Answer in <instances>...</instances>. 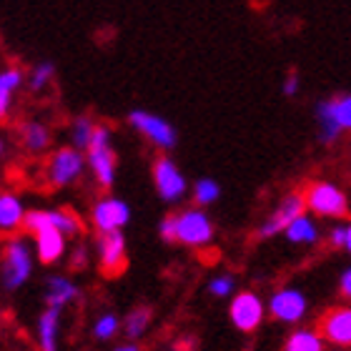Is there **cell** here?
I'll return each mask as SVG.
<instances>
[{
    "mask_svg": "<svg viewBox=\"0 0 351 351\" xmlns=\"http://www.w3.org/2000/svg\"><path fill=\"white\" fill-rule=\"evenodd\" d=\"M88 166L93 171V178L101 189H110L116 181V151L110 146V128L106 123H95L93 138L88 143Z\"/></svg>",
    "mask_w": 351,
    "mask_h": 351,
    "instance_id": "cell-1",
    "label": "cell"
},
{
    "mask_svg": "<svg viewBox=\"0 0 351 351\" xmlns=\"http://www.w3.org/2000/svg\"><path fill=\"white\" fill-rule=\"evenodd\" d=\"M306 208L316 216L326 219H346L349 216V198L337 183L329 181H311L304 189Z\"/></svg>",
    "mask_w": 351,
    "mask_h": 351,
    "instance_id": "cell-2",
    "label": "cell"
},
{
    "mask_svg": "<svg viewBox=\"0 0 351 351\" xmlns=\"http://www.w3.org/2000/svg\"><path fill=\"white\" fill-rule=\"evenodd\" d=\"M33 274V254L23 239H10L3 249V266H0V281L5 291H18Z\"/></svg>",
    "mask_w": 351,
    "mask_h": 351,
    "instance_id": "cell-3",
    "label": "cell"
},
{
    "mask_svg": "<svg viewBox=\"0 0 351 351\" xmlns=\"http://www.w3.org/2000/svg\"><path fill=\"white\" fill-rule=\"evenodd\" d=\"M316 121H319L322 143H334L341 131H351V93H341L331 101L319 103Z\"/></svg>",
    "mask_w": 351,
    "mask_h": 351,
    "instance_id": "cell-4",
    "label": "cell"
},
{
    "mask_svg": "<svg viewBox=\"0 0 351 351\" xmlns=\"http://www.w3.org/2000/svg\"><path fill=\"white\" fill-rule=\"evenodd\" d=\"M213 241V221L201 206L183 208L176 213V243L191 246V249H204Z\"/></svg>",
    "mask_w": 351,
    "mask_h": 351,
    "instance_id": "cell-5",
    "label": "cell"
},
{
    "mask_svg": "<svg viewBox=\"0 0 351 351\" xmlns=\"http://www.w3.org/2000/svg\"><path fill=\"white\" fill-rule=\"evenodd\" d=\"M23 228L30 231L33 236H36L38 231H43V228H58L60 234L75 236L83 231V223H81V219H78L73 211H68V208H40V211L25 213Z\"/></svg>",
    "mask_w": 351,
    "mask_h": 351,
    "instance_id": "cell-6",
    "label": "cell"
},
{
    "mask_svg": "<svg viewBox=\"0 0 351 351\" xmlns=\"http://www.w3.org/2000/svg\"><path fill=\"white\" fill-rule=\"evenodd\" d=\"M128 123L138 133H143V136H146L156 148H161V151H171V148H176V143H178L176 128L166 118L156 116V113H148V110H131V113H128Z\"/></svg>",
    "mask_w": 351,
    "mask_h": 351,
    "instance_id": "cell-7",
    "label": "cell"
},
{
    "mask_svg": "<svg viewBox=\"0 0 351 351\" xmlns=\"http://www.w3.org/2000/svg\"><path fill=\"white\" fill-rule=\"evenodd\" d=\"M154 186L158 191V196L166 201V204H178L186 198V191H189V181L183 171L171 161L169 156H161L156 158L154 163Z\"/></svg>",
    "mask_w": 351,
    "mask_h": 351,
    "instance_id": "cell-8",
    "label": "cell"
},
{
    "mask_svg": "<svg viewBox=\"0 0 351 351\" xmlns=\"http://www.w3.org/2000/svg\"><path fill=\"white\" fill-rule=\"evenodd\" d=\"M83 169H86V158H83L81 148H58L56 154L51 156L48 161V181L53 186H71L83 176Z\"/></svg>",
    "mask_w": 351,
    "mask_h": 351,
    "instance_id": "cell-9",
    "label": "cell"
},
{
    "mask_svg": "<svg viewBox=\"0 0 351 351\" xmlns=\"http://www.w3.org/2000/svg\"><path fill=\"white\" fill-rule=\"evenodd\" d=\"M263 314H266V306H263V301L254 291H241L239 296H234L231 306H228L231 324L239 331H243V334L256 331L263 322Z\"/></svg>",
    "mask_w": 351,
    "mask_h": 351,
    "instance_id": "cell-10",
    "label": "cell"
},
{
    "mask_svg": "<svg viewBox=\"0 0 351 351\" xmlns=\"http://www.w3.org/2000/svg\"><path fill=\"white\" fill-rule=\"evenodd\" d=\"M98 263H101V271L108 278L121 276L128 266V249H125V239L123 231H110V234H103L101 241H98Z\"/></svg>",
    "mask_w": 351,
    "mask_h": 351,
    "instance_id": "cell-11",
    "label": "cell"
},
{
    "mask_svg": "<svg viewBox=\"0 0 351 351\" xmlns=\"http://www.w3.org/2000/svg\"><path fill=\"white\" fill-rule=\"evenodd\" d=\"M306 211V201H304V193H289V196L281 201V204L274 208L269 219L258 226L256 236L258 239H271V236L284 234L286 226L291 223L293 219H299L301 213Z\"/></svg>",
    "mask_w": 351,
    "mask_h": 351,
    "instance_id": "cell-12",
    "label": "cell"
},
{
    "mask_svg": "<svg viewBox=\"0 0 351 351\" xmlns=\"http://www.w3.org/2000/svg\"><path fill=\"white\" fill-rule=\"evenodd\" d=\"M269 311L276 322H284V324L301 322L308 311L306 293L299 291V289H278L269 301Z\"/></svg>",
    "mask_w": 351,
    "mask_h": 351,
    "instance_id": "cell-13",
    "label": "cell"
},
{
    "mask_svg": "<svg viewBox=\"0 0 351 351\" xmlns=\"http://www.w3.org/2000/svg\"><path fill=\"white\" fill-rule=\"evenodd\" d=\"M90 219H93V226L98 228L101 234L123 231V226L131 221V208H128L125 201H121V198H116V196L101 198V201L93 206Z\"/></svg>",
    "mask_w": 351,
    "mask_h": 351,
    "instance_id": "cell-14",
    "label": "cell"
},
{
    "mask_svg": "<svg viewBox=\"0 0 351 351\" xmlns=\"http://www.w3.org/2000/svg\"><path fill=\"white\" fill-rule=\"evenodd\" d=\"M319 334L334 346H351V306H334L319 319Z\"/></svg>",
    "mask_w": 351,
    "mask_h": 351,
    "instance_id": "cell-15",
    "label": "cell"
},
{
    "mask_svg": "<svg viewBox=\"0 0 351 351\" xmlns=\"http://www.w3.org/2000/svg\"><path fill=\"white\" fill-rule=\"evenodd\" d=\"M66 234H60L58 228H43L36 234V251H38V261L51 266V263L60 261L63 254H66Z\"/></svg>",
    "mask_w": 351,
    "mask_h": 351,
    "instance_id": "cell-16",
    "label": "cell"
},
{
    "mask_svg": "<svg viewBox=\"0 0 351 351\" xmlns=\"http://www.w3.org/2000/svg\"><path fill=\"white\" fill-rule=\"evenodd\" d=\"M60 308L48 306L38 319V346L40 351H58Z\"/></svg>",
    "mask_w": 351,
    "mask_h": 351,
    "instance_id": "cell-17",
    "label": "cell"
},
{
    "mask_svg": "<svg viewBox=\"0 0 351 351\" xmlns=\"http://www.w3.org/2000/svg\"><path fill=\"white\" fill-rule=\"evenodd\" d=\"M78 296H81V289H78V284H73L71 278H66V276L48 278V291H45L48 306H56L63 311V306H68V304L75 301Z\"/></svg>",
    "mask_w": 351,
    "mask_h": 351,
    "instance_id": "cell-18",
    "label": "cell"
},
{
    "mask_svg": "<svg viewBox=\"0 0 351 351\" xmlns=\"http://www.w3.org/2000/svg\"><path fill=\"white\" fill-rule=\"evenodd\" d=\"M25 206L15 193H0V231H13L25 221Z\"/></svg>",
    "mask_w": 351,
    "mask_h": 351,
    "instance_id": "cell-19",
    "label": "cell"
},
{
    "mask_svg": "<svg viewBox=\"0 0 351 351\" xmlns=\"http://www.w3.org/2000/svg\"><path fill=\"white\" fill-rule=\"evenodd\" d=\"M286 241L296 243V246H311V243L319 241V228L306 213H301L299 219H293L284 231Z\"/></svg>",
    "mask_w": 351,
    "mask_h": 351,
    "instance_id": "cell-20",
    "label": "cell"
},
{
    "mask_svg": "<svg viewBox=\"0 0 351 351\" xmlns=\"http://www.w3.org/2000/svg\"><path fill=\"white\" fill-rule=\"evenodd\" d=\"M23 86L21 68H5L0 71V121H5L13 106V93Z\"/></svg>",
    "mask_w": 351,
    "mask_h": 351,
    "instance_id": "cell-21",
    "label": "cell"
},
{
    "mask_svg": "<svg viewBox=\"0 0 351 351\" xmlns=\"http://www.w3.org/2000/svg\"><path fill=\"white\" fill-rule=\"evenodd\" d=\"M21 141L28 151H33V154H43L45 148L51 146V131H48L43 123L30 121V123H23Z\"/></svg>",
    "mask_w": 351,
    "mask_h": 351,
    "instance_id": "cell-22",
    "label": "cell"
},
{
    "mask_svg": "<svg viewBox=\"0 0 351 351\" xmlns=\"http://www.w3.org/2000/svg\"><path fill=\"white\" fill-rule=\"evenodd\" d=\"M284 351H324V337L314 329H296L286 339Z\"/></svg>",
    "mask_w": 351,
    "mask_h": 351,
    "instance_id": "cell-23",
    "label": "cell"
},
{
    "mask_svg": "<svg viewBox=\"0 0 351 351\" xmlns=\"http://www.w3.org/2000/svg\"><path fill=\"white\" fill-rule=\"evenodd\" d=\"M151 319H154V311H151L148 306L131 308V311L125 314V319H123V334L128 339H141L143 334H146Z\"/></svg>",
    "mask_w": 351,
    "mask_h": 351,
    "instance_id": "cell-24",
    "label": "cell"
},
{
    "mask_svg": "<svg viewBox=\"0 0 351 351\" xmlns=\"http://www.w3.org/2000/svg\"><path fill=\"white\" fill-rule=\"evenodd\" d=\"M219 196H221L219 181H213V178H198V181L193 183V198H196V204L201 206V208L216 204Z\"/></svg>",
    "mask_w": 351,
    "mask_h": 351,
    "instance_id": "cell-25",
    "label": "cell"
},
{
    "mask_svg": "<svg viewBox=\"0 0 351 351\" xmlns=\"http://www.w3.org/2000/svg\"><path fill=\"white\" fill-rule=\"evenodd\" d=\"M93 131H95V123L90 121L88 116H78L71 125V138H73V146L75 148H88L90 138H93Z\"/></svg>",
    "mask_w": 351,
    "mask_h": 351,
    "instance_id": "cell-26",
    "label": "cell"
},
{
    "mask_svg": "<svg viewBox=\"0 0 351 351\" xmlns=\"http://www.w3.org/2000/svg\"><path fill=\"white\" fill-rule=\"evenodd\" d=\"M53 75H56L53 63H48V60H45V63H38L28 75V88L33 90V93H40V90L53 81Z\"/></svg>",
    "mask_w": 351,
    "mask_h": 351,
    "instance_id": "cell-27",
    "label": "cell"
},
{
    "mask_svg": "<svg viewBox=\"0 0 351 351\" xmlns=\"http://www.w3.org/2000/svg\"><path fill=\"white\" fill-rule=\"evenodd\" d=\"M118 326H121V324H118L116 314H103V316H98V322L93 324V337L101 339V341H108V339L116 337Z\"/></svg>",
    "mask_w": 351,
    "mask_h": 351,
    "instance_id": "cell-28",
    "label": "cell"
},
{
    "mask_svg": "<svg viewBox=\"0 0 351 351\" xmlns=\"http://www.w3.org/2000/svg\"><path fill=\"white\" fill-rule=\"evenodd\" d=\"M236 289V278L231 274H221V276H213L208 281V293L216 296V299H223V296H231Z\"/></svg>",
    "mask_w": 351,
    "mask_h": 351,
    "instance_id": "cell-29",
    "label": "cell"
},
{
    "mask_svg": "<svg viewBox=\"0 0 351 351\" xmlns=\"http://www.w3.org/2000/svg\"><path fill=\"white\" fill-rule=\"evenodd\" d=\"M158 231H161V239H163V241L176 243V213H173V216H166V219L161 221Z\"/></svg>",
    "mask_w": 351,
    "mask_h": 351,
    "instance_id": "cell-30",
    "label": "cell"
},
{
    "mask_svg": "<svg viewBox=\"0 0 351 351\" xmlns=\"http://www.w3.org/2000/svg\"><path fill=\"white\" fill-rule=\"evenodd\" d=\"M344 239H346V226H337L329 236V241L334 249H344Z\"/></svg>",
    "mask_w": 351,
    "mask_h": 351,
    "instance_id": "cell-31",
    "label": "cell"
},
{
    "mask_svg": "<svg viewBox=\"0 0 351 351\" xmlns=\"http://www.w3.org/2000/svg\"><path fill=\"white\" fill-rule=\"evenodd\" d=\"M339 291H341V296H344V299L351 301V269H346L344 274H341V281H339Z\"/></svg>",
    "mask_w": 351,
    "mask_h": 351,
    "instance_id": "cell-32",
    "label": "cell"
},
{
    "mask_svg": "<svg viewBox=\"0 0 351 351\" xmlns=\"http://www.w3.org/2000/svg\"><path fill=\"white\" fill-rule=\"evenodd\" d=\"M284 93L286 95H296V93H299V75H296V73H289V75H286Z\"/></svg>",
    "mask_w": 351,
    "mask_h": 351,
    "instance_id": "cell-33",
    "label": "cell"
},
{
    "mask_svg": "<svg viewBox=\"0 0 351 351\" xmlns=\"http://www.w3.org/2000/svg\"><path fill=\"white\" fill-rule=\"evenodd\" d=\"M78 266H86V251H75V258H73V269H78Z\"/></svg>",
    "mask_w": 351,
    "mask_h": 351,
    "instance_id": "cell-34",
    "label": "cell"
},
{
    "mask_svg": "<svg viewBox=\"0 0 351 351\" xmlns=\"http://www.w3.org/2000/svg\"><path fill=\"white\" fill-rule=\"evenodd\" d=\"M113 351H141V346H136V344H121V346H116Z\"/></svg>",
    "mask_w": 351,
    "mask_h": 351,
    "instance_id": "cell-35",
    "label": "cell"
},
{
    "mask_svg": "<svg viewBox=\"0 0 351 351\" xmlns=\"http://www.w3.org/2000/svg\"><path fill=\"white\" fill-rule=\"evenodd\" d=\"M344 249L351 254V223L346 226V239H344Z\"/></svg>",
    "mask_w": 351,
    "mask_h": 351,
    "instance_id": "cell-36",
    "label": "cell"
},
{
    "mask_svg": "<svg viewBox=\"0 0 351 351\" xmlns=\"http://www.w3.org/2000/svg\"><path fill=\"white\" fill-rule=\"evenodd\" d=\"M3 148H5V146H3V138H0V156H3Z\"/></svg>",
    "mask_w": 351,
    "mask_h": 351,
    "instance_id": "cell-37",
    "label": "cell"
}]
</instances>
